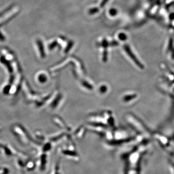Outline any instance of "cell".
Returning a JSON list of instances; mask_svg holds the SVG:
<instances>
[{
  "mask_svg": "<svg viewBox=\"0 0 174 174\" xmlns=\"http://www.w3.org/2000/svg\"><path fill=\"white\" fill-rule=\"evenodd\" d=\"M38 80L39 81V82L43 83V82H46L45 81L46 80V78L45 75L44 74H41L39 76L38 75Z\"/></svg>",
  "mask_w": 174,
  "mask_h": 174,
  "instance_id": "cell-1",
  "label": "cell"
}]
</instances>
